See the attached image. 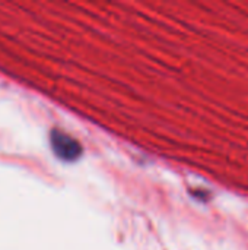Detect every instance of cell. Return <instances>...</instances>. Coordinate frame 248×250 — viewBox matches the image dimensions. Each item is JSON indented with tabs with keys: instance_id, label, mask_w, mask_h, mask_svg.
I'll return each instance as SVG.
<instances>
[{
	"instance_id": "1",
	"label": "cell",
	"mask_w": 248,
	"mask_h": 250,
	"mask_svg": "<svg viewBox=\"0 0 248 250\" xmlns=\"http://www.w3.org/2000/svg\"><path fill=\"white\" fill-rule=\"evenodd\" d=\"M51 144H53V148L56 151V154L63 158V160H75L80 155V146L79 144L66 136L64 133H60V132H53L51 135Z\"/></svg>"
}]
</instances>
